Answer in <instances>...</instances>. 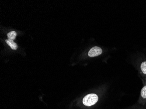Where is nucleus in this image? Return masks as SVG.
I'll list each match as a JSON object with an SVG mask.
<instances>
[{
    "instance_id": "f03ea898",
    "label": "nucleus",
    "mask_w": 146,
    "mask_h": 109,
    "mask_svg": "<svg viewBox=\"0 0 146 109\" xmlns=\"http://www.w3.org/2000/svg\"><path fill=\"white\" fill-rule=\"evenodd\" d=\"M102 50L99 47L95 46L89 50L88 55L89 57H94L100 55L102 53Z\"/></svg>"
},
{
    "instance_id": "39448f33",
    "label": "nucleus",
    "mask_w": 146,
    "mask_h": 109,
    "mask_svg": "<svg viewBox=\"0 0 146 109\" xmlns=\"http://www.w3.org/2000/svg\"><path fill=\"white\" fill-rule=\"evenodd\" d=\"M141 96L143 99L146 98V86H144L141 91Z\"/></svg>"
},
{
    "instance_id": "20e7f679",
    "label": "nucleus",
    "mask_w": 146,
    "mask_h": 109,
    "mask_svg": "<svg viewBox=\"0 0 146 109\" xmlns=\"http://www.w3.org/2000/svg\"><path fill=\"white\" fill-rule=\"evenodd\" d=\"M16 36H17V33L15 31H11L7 34L8 39L13 40V41L15 39Z\"/></svg>"
},
{
    "instance_id": "f257e3e1",
    "label": "nucleus",
    "mask_w": 146,
    "mask_h": 109,
    "mask_svg": "<svg viewBox=\"0 0 146 109\" xmlns=\"http://www.w3.org/2000/svg\"><path fill=\"white\" fill-rule=\"evenodd\" d=\"M98 100L96 94L91 93L86 95L83 99V103L86 106H90L95 104Z\"/></svg>"
},
{
    "instance_id": "7ed1b4c3",
    "label": "nucleus",
    "mask_w": 146,
    "mask_h": 109,
    "mask_svg": "<svg viewBox=\"0 0 146 109\" xmlns=\"http://www.w3.org/2000/svg\"><path fill=\"white\" fill-rule=\"evenodd\" d=\"M5 41L7 44H8L12 50H15L18 49V46L13 41V40L7 39Z\"/></svg>"
},
{
    "instance_id": "423d86ee",
    "label": "nucleus",
    "mask_w": 146,
    "mask_h": 109,
    "mask_svg": "<svg viewBox=\"0 0 146 109\" xmlns=\"http://www.w3.org/2000/svg\"><path fill=\"white\" fill-rule=\"evenodd\" d=\"M141 69L144 74H146V61L142 63L141 66Z\"/></svg>"
}]
</instances>
